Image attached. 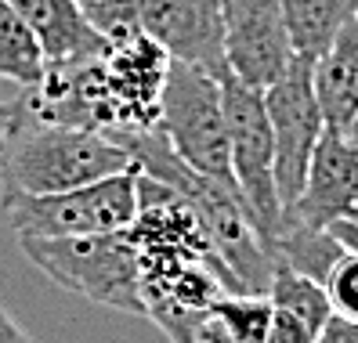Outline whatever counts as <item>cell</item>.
I'll use <instances>...</instances> for the list:
<instances>
[{
  "instance_id": "52a82bcc",
  "label": "cell",
  "mask_w": 358,
  "mask_h": 343,
  "mask_svg": "<svg viewBox=\"0 0 358 343\" xmlns=\"http://www.w3.org/2000/svg\"><path fill=\"white\" fill-rule=\"evenodd\" d=\"M264 109L271 123V138H275V188L286 210L297 203L311 156L326 134V119L311 83V58L297 54L293 66L271 87H264Z\"/></svg>"
},
{
  "instance_id": "4fadbf2b",
  "label": "cell",
  "mask_w": 358,
  "mask_h": 343,
  "mask_svg": "<svg viewBox=\"0 0 358 343\" xmlns=\"http://www.w3.org/2000/svg\"><path fill=\"white\" fill-rule=\"evenodd\" d=\"M271 304L257 293H224L199 321V343H268Z\"/></svg>"
},
{
  "instance_id": "e0dca14e",
  "label": "cell",
  "mask_w": 358,
  "mask_h": 343,
  "mask_svg": "<svg viewBox=\"0 0 358 343\" xmlns=\"http://www.w3.org/2000/svg\"><path fill=\"white\" fill-rule=\"evenodd\" d=\"M268 304L275 311H286V314H297L301 321L319 333L329 314H333V304H329V293L322 282H315V278L293 271L289 264H275L271 268V282H268Z\"/></svg>"
},
{
  "instance_id": "cb8c5ba5",
  "label": "cell",
  "mask_w": 358,
  "mask_h": 343,
  "mask_svg": "<svg viewBox=\"0 0 358 343\" xmlns=\"http://www.w3.org/2000/svg\"><path fill=\"white\" fill-rule=\"evenodd\" d=\"M348 141H351V145L358 148V116H355V123L348 126Z\"/></svg>"
},
{
  "instance_id": "5bb4252c",
  "label": "cell",
  "mask_w": 358,
  "mask_h": 343,
  "mask_svg": "<svg viewBox=\"0 0 358 343\" xmlns=\"http://www.w3.org/2000/svg\"><path fill=\"white\" fill-rule=\"evenodd\" d=\"M271 249V261L275 264H289L293 271H301L315 282L326 286L329 271L341 264V256L348 253L341 242H336V235L329 228H308V224H297L289 221L282 213V224L275 231V239L268 242Z\"/></svg>"
},
{
  "instance_id": "9c48e42d",
  "label": "cell",
  "mask_w": 358,
  "mask_h": 343,
  "mask_svg": "<svg viewBox=\"0 0 358 343\" xmlns=\"http://www.w3.org/2000/svg\"><path fill=\"white\" fill-rule=\"evenodd\" d=\"M141 33L171 54L210 76H228L224 8L221 0H138Z\"/></svg>"
},
{
  "instance_id": "5b68a950",
  "label": "cell",
  "mask_w": 358,
  "mask_h": 343,
  "mask_svg": "<svg viewBox=\"0 0 358 343\" xmlns=\"http://www.w3.org/2000/svg\"><path fill=\"white\" fill-rule=\"evenodd\" d=\"M11 231L22 239H83L131 228L138 213V170L105 177L83 188L51 196H11L0 199Z\"/></svg>"
},
{
  "instance_id": "ffe728a7",
  "label": "cell",
  "mask_w": 358,
  "mask_h": 343,
  "mask_svg": "<svg viewBox=\"0 0 358 343\" xmlns=\"http://www.w3.org/2000/svg\"><path fill=\"white\" fill-rule=\"evenodd\" d=\"M315 333L308 321H301L297 314H286L271 307V329H268V343H315Z\"/></svg>"
},
{
  "instance_id": "2e32d148",
  "label": "cell",
  "mask_w": 358,
  "mask_h": 343,
  "mask_svg": "<svg viewBox=\"0 0 358 343\" xmlns=\"http://www.w3.org/2000/svg\"><path fill=\"white\" fill-rule=\"evenodd\" d=\"M48 73V54L40 48L36 33L11 4L0 0V80H11L22 87H36Z\"/></svg>"
},
{
  "instance_id": "603a6c76",
  "label": "cell",
  "mask_w": 358,
  "mask_h": 343,
  "mask_svg": "<svg viewBox=\"0 0 358 343\" xmlns=\"http://www.w3.org/2000/svg\"><path fill=\"white\" fill-rule=\"evenodd\" d=\"M0 343H33L22 329H18V321L4 311V304H0Z\"/></svg>"
},
{
  "instance_id": "6da1fadb",
  "label": "cell",
  "mask_w": 358,
  "mask_h": 343,
  "mask_svg": "<svg viewBox=\"0 0 358 343\" xmlns=\"http://www.w3.org/2000/svg\"><path fill=\"white\" fill-rule=\"evenodd\" d=\"M69 69L76 76V91L91 131L116 138L131 131H152L159 123L171 54L141 29L123 40H109V48L94 61Z\"/></svg>"
},
{
  "instance_id": "8fae6325",
  "label": "cell",
  "mask_w": 358,
  "mask_h": 343,
  "mask_svg": "<svg viewBox=\"0 0 358 343\" xmlns=\"http://www.w3.org/2000/svg\"><path fill=\"white\" fill-rule=\"evenodd\" d=\"M4 4H11L36 33L48 66H83L109 48V40L83 18L76 0H4Z\"/></svg>"
},
{
  "instance_id": "30bf717a",
  "label": "cell",
  "mask_w": 358,
  "mask_h": 343,
  "mask_svg": "<svg viewBox=\"0 0 358 343\" xmlns=\"http://www.w3.org/2000/svg\"><path fill=\"white\" fill-rule=\"evenodd\" d=\"M282 213L308 228L358 221V148L348 141V134H322L297 203Z\"/></svg>"
},
{
  "instance_id": "7a4b0ae2",
  "label": "cell",
  "mask_w": 358,
  "mask_h": 343,
  "mask_svg": "<svg viewBox=\"0 0 358 343\" xmlns=\"http://www.w3.org/2000/svg\"><path fill=\"white\" fill-rule=\"evenodd\" d=\"M138 170L134 156L101 131L80 126H18L0 166V199L51 196Z\"/></svg>"
},
{
  "instance_id": "d6986e66",
  "label": "cell",
  "mask_w": 358,
  "mask_h": 343,
  "mask_svg": "<svg viewBox=\"0 0 358 343\" xmlns=\"http://www.w3.org/2000/svg\"><path fill=\"white\" fill-rule=\"evenodd\" d=\"M326 293L333 314H344L351 321H358V253H344L326 278Z\"/></svg>"
},
{
  "instance_id": "9a60e30c",
  "label": "cell",
  "mask_w": 358,
  "mask_h": 343,
  "mask_svg": "<svg viewBox=\"0 0 358 343\" xmlns=\"http://www.w3.org/2000/svg\"><path fill=\"white\" fill-rule=\"evenodd\" d=\"M282 15L293 51L315 61L333 44V36L358 18V0H282Z\"/></svg>"
},
{
  "instance_id": "ac0fdd59",
  "label": "cell",
  "mask_w": 358,
  "mask_h": 343,
  "mask_svg": "<svg viewBox=\"0 0 358 343\" xmlns=\"http://www.w3.org/2000/svg\"><path fill=\"white\" fill-rule=\"evenodd\" d=\"M76 8L105 40H123L141 29L138 0H76Z\"/></svg>"
},
{
  "instance_id": "277c9868",
  "label": "cell",
  "mask_w": 358,
  "mask_h": 343,
  "mask_svg": "<svg viewBox=\"0 0 358 343\" xmlns=\"http://www.w3.org/2000/svg\"><path fill=\"white\" fill-rule=\"evenodd\" d=\"M156 131L192 170L236 188L224 94L217 76H210L196 66H185V61H171Z\"/></svg>"
},
{
  "instance_id": "3957f363",
  "label": "cell",
  "mask_w": 358,
  "mask_h": 343,
  "mask_svg": "<svg viewBox=\"0 0 358 343\" xmlns=\"http://www.w3.org/2000/svg\"><path fill=\"white\" fill-rule=\"evenodd\" d=\"M18 246L55 286L91 304L145 318L141 264L127 228L83 239H22Z\"/></svg>"
},
{
  "instance_id": "7402d4cb",
  "label": "cell",
  "mask_w": 358,
  "mask_h": 343,
  "mask_svg": "<svg viewBox=\"0 0 358 343\" xmlns=\"http://www.w3.org/2000/svg\"><path fill=\"white\" fill-rule=\"evenodd\" d=\"M11 138H15V101H0V166L8 159Z\"/></svg>"
},
{
  "instance_id": "ba28073f",
  "label": "cell",
  "mask_w": 358,
  "mask_h": 343,
  "mask_svg": "<svg viewBox=\"0 0 358 343\" xmlns=\"http://www.w3.org/2000/svg\"><path fill=\"white\" fill-rule=\"evenodd\" d=\"M221 8L228 73L257 91L271 87L297 58L286 29L282 0H221Z\"/></svg>"
},
{
  "instance_id": "7c38bea8",
  "label": "cell",
  "mask_w": 358,
  "mask_h": 343,
  "mask_svg": "<svg viewBox=\"0 0 358 343\" xmlns=\"http://www.w3.org/2000/svg\"><path fill=\"white\" fill-rule=\"evenodd\" d=\"M311 83L326 131L348 134L358 116V18H351L333 36V44L311 61Z\"/></svg>"
},
{
  "instance_id": "8992f818",
  "label": "cell",
  "mask_w": 358,
  "mask_h": 343,
  "mask_svg": "<svg viewBox=\"0 0 358 343\" xmlns=\"http://www.w3.org/2000/svg\"><path fill=\"white\" fill-rule=\"evenodd\" d=\"M221 94H224V119L231 141V177H236L250 221L268 246L282 224V199L275 188V138H271V123L264 109V91L250 87V83L228 73L221 80Z\"/></svg>"
},
{
  "instance_id": "44dd1931",
  "label": "cell",
  "mask_w": 358,
  "mask_h": 343,
  "mask_svg": "<svg viewBox=\"0 0 358 343\" xmlns=\"http://www.w3.org/2000/svg\"><path fill=\"white\" fill-rule=\"evenodd\" d=\"M315 343H358V321H351L344 314H329V321L319 329Z\"/></svg>"
}]
</instances>
